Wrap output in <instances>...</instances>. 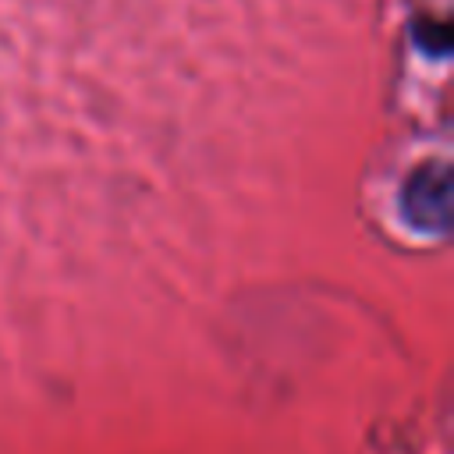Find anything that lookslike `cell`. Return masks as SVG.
Wrapping results in <instances>:
<instances>
[{"mask_svg":"<svg viewBox=\"0 0 454 454\" xmlns=\"http://www.w3.org/2000/svg\"><path fill=\"white\" fill-rule=\"evenodd\" d=\"M447 195H450L447 170H443V167L422 170V174H419L415 181H408V188H404V216H408L415 227L443 231V227H447Z\"/></svg>","mask_w":454,"mask_h":454,"instance_id":"6da1fadb","label":"cell"}]
</instances>
